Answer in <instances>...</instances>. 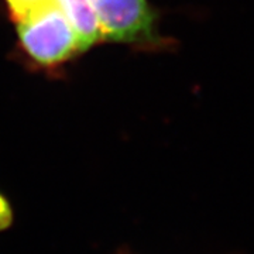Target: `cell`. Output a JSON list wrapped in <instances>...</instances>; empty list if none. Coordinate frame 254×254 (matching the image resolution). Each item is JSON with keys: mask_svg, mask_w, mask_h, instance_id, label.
I'll use <instances>...</instances> for the list:
<instances>
[{"mask_svg": "<svg viewBox=\"0 0 254 254\" xmlns=\"http://www.w3.org/2000/svg\"><path fill=\"white\" fill-rule=\"evenodd\" d=\"M16 24L23 53L41 68L54 69L79 54L72 26L54 0Z\"/></svg>", "mask_w": 254, "mask_h": 254, "instance_id": "obj_1", "label": "cell"}, {"mask_svg": "<svg viewBox=\"0 0 254 254\" xmlns=\"http://www.w3.org/2000/svg\"><path fill=\"white\" fill-rule=\"evenodd\" d=\"M102 41L128 46H160L157 13L147 0H91Z\"/></svg>", "mask_w": 254, "mask_h": 254, "instance_id": "obj_2", "label": "cell"}, {"mask_svg": "<svg viewBox=\"0 0 254 254\" xmlns=\"http://www.w3.org/2000/svg\"><path fill=\"white\" fill-rule=\"evenodd\" d=\"M71 23L79 53H85L102 41L99 24L92 9L91 0H54Z\"/></svg>", "mask_w": 254, "mask_h": 254, "instance_id": "obj_3", "label": "cell"}, {"mask_svg": "<svg viewBox=\"0 0 254 254\" xmlns=\"http://www.w3.org/2000/svg\"><path fill=\"white\" fill-rule=\"evenodd\" d=\"M51 0H6L9 14L14 23L26 18L36 10L41 9Z\"/></svg>", "mask_w": 254, "mask_h": 254, "instance_id": "obj_4", "label": "cell"}]
</instances>
